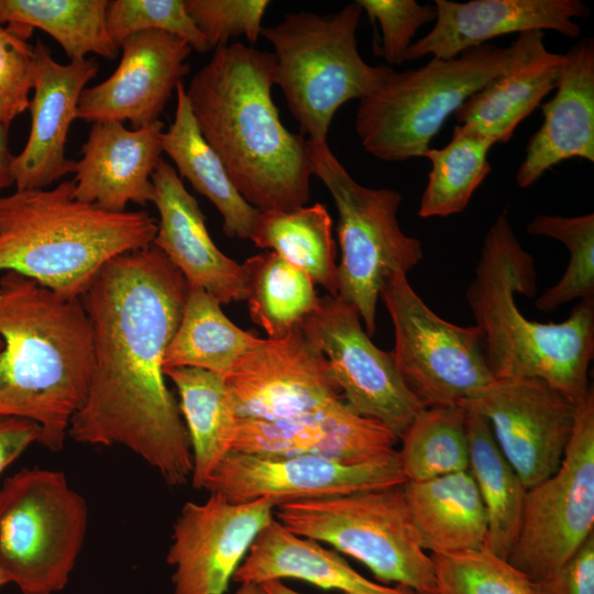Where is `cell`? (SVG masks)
<instances>
[{
	"label": "cell",
	"instance_id": "cell-1",
	"mask_svg": "<svg viewBox=\"0 0 594 594\" xmlns=\"http://www.w3.org/2000/svg\"><path fill=\"white\" fill-rule=\"evenodd\" d=\"M188 289L153 244L101 267L80 297L91 327L92 373L68 429L79 443L130 449L170 486L186 484L193 472L188 432L163 366Z\"/></svg>",
	"mask_w": 594,
	"mask_h": 594
},
{
	"label": "cell",
	"instance_id": "cell-2",
	"mask_svg": "<svg viewBox=\"0 0 594 594\" xmlns=\"http://www.w3.org/2000/svg\"><path fill=\"white\" fill-rule=\"evenodd\" d=\"M273 53L221 44L191 78L196 123L240 195L260 211L306 206L312 165L307 139L282 123L272 98Z\"/></svg>",
	"mask_w": 594,
	"mask_h": 594
},
{
	"label": "cell",
	"instance_id": "cell-3",
	"mask_svg": "<svg viewBox=\"0 0 594 594\" xmlns=\"http://www.w3.org/2000/svg\"><path fill=\"white\" fill-rule=\"evenodd\" d=\"M0 417L41 428L58 452L84 406L92 373L90 321L80 297L62 296L16 272L0 276Z\"/></svg>",
	"mask_w": 594,
	"mask_h": 594
},
{
	"label": "cell",
	"instance_id": "cell-4",
	"mask_svg": "<svg viewBox=\"0 0 594 594\" xmlns=\"http://www.w3.org/2000/svg\"><path fill=\"white\" fill-rule=\"evenodd\" d=\"M535 262L517 239L506 212L485 234L465 297L495 380L538 378L576 405L591 389L594 300H581L568 319L541 323L518 309L515 293H536Z\"/></svg>",
	"mask_w": 594,
	"mask_h": 594
},
{
	"label": "cell",
	"instance_id": "cell-5",
	"mask_svg": "<svg viewBox=\"0 0 594 594\" xmlns=\"http://www.w3.org/2000/svg\"><path fill=\"white\" fill-rule=\"evenodd\" d=\"M74 182L0 196V272H16L65 297H81L111 258L151 246L147 211L112 212L78 200Z\"/></svg>",
	"mask_w": 594,
	"mask_h": 594
},
{
	"label": "cell",
	"instance_id": "cell-6",
	"mask_svg": "<svg viewBox=\"0 0 594 594\" xmlns=\"http://www.w3.org/2000/svg\"><path fill=\"white\" fill-rule=\"evenodd\" d=\"M540 31L518 34L508 46L484 44L452 58H431L393 72L360 100L355 131L364 150L385 162L425 155L447 119L475 92L548 52Z\"/></svg>",
	"mask_w": 594,
	"mask_h": 594
},
{
	"label": "cell",
	"instance_id": "cell-7",
	"mask_svg": "<svg viewBox=\"0 0 594 594\" xmlns=\"http://www.w3.org/2000/svg\"><path fill=\"white\" fill-rule=\"evenodd\" d=\"M361 14L354 1L336 14L293 12L262 28L261 36L274 47L275 85L307 140L326 142L338 109L373 94L393 72L360 55L355 32Z\"/></svg>",
	"mask_w": 594,
	"mask_h": 594
},
{
	"label": "cell",
	"instance_id": "cell-8",
	"mask_svg": "<svg viewBox=\"0 0 594 594\" xmlns=\"http://www.w3.org/2000/svg\"><path fill=\"white\" fill-rule=\"evenodd\" d=\"M274 516L292 532L356 559L381 582L438 594L435 565L411 524L403 485L288 502Z\"/></svg>",
	"mask_w": 594,
	"mask_h": 594
},
{
	"label": "cell",
	"instance_id": "cell-9",
	"mask_svg": "<svg viewBox=\"0 0 594 594\" xmlns=\"http://www.w3.org/2000/svg\"><path fill=\"white\" fill-rule=\"evenodd\" d=\"M307 145L312 175L329 190L339 216L337 297L356 308L371 337L383 284L395 274L407 275L422 260V243L400 229L397 212L403 198L397 190L359 184L327 141L307 140Z\"/></svg>",
	"mask_w": 594,
	"mask_h": 594
},
{
	"label": "cell",
	"instance_id": "cell-10",
	"mask_svg": "<svg viewBox=\"0 0 594 594\" xmlns=\"http://www.w3.org/2000/svg\"><path fill=\"white\" fill-rule=\"evenodd\" d=\"M88 507L62 471L22 469L0 487V586L62 591L84 547Z\"/></svg>",
	"mask_w": 594,
	"mask_h": 594
},
{
	"label": "cell",
	"instance_id": "cell-11",
	"mask_svg": "<svg viewBox=\"0 0 594 594\" xmlns=\"http://www.w3.org/2000/svg\"><path fill=\"white\" fill-rule=\"evenodd\" d=\"M380 298L394 327L391 352L396 367L424 407H462L495 381L479 329L439 317L407 275L387 278Z\"/></svg>",
	"mask_w": 594,
	"mask_h": 594
},
{
	"label": "cell",
	"instance_id": "cell-12",
	"mask_svg": "<svg viewBox=\"0 0 594 594\" xmlns=\"http://www.w3.org/2000/svg\"><path fill=\"white\" fill-rule=\"evenodd\" d=\"M594 534V393L575 405L572 436L560 466L526 492L507 561L536 582L565 563Z\"/></svg>",
	"mask_w": 594,
	"mask_h": 594
},
{
	"label": "cell",
	"instance_id": "cell-13",
	"mask_svg": "<svg viewBox=\"0 0 594 594\" xmlns=\"http://www.w3.org/2000/svg\"><path fill=\"white\" fill-rule=\"evenodd\" d=\"M300 328L328 361L346 406L399 439L424 406L403 381L392 352L372 342L356 308L331 295L320 297Z\"/></svg>",
	"mask_w": 594,
	"mask_h": 594
},
{
	"label": "cell",
	"instance_id": "cell-14",
	"mask_svg": "<svg viewBox=\"0 0 594 594\" xmlns=\"http://www.w3.org/2000/svg\"><path fill=\"white\" fill-rule=\"evenodd\" d=\"M224 380L237 418L298 419L345 405L328 361L300 324L280 338L264 339Z\"/></svg>",
	"mask_w": 594,
	"mask_h": 594
},
{
	"label": "cell",
	"instance_id": "cell-15",
	"mask_svg": "<svg viewBox=\"0 0 594 594\" xmlns=\"http://www.w3.org/2000/svg\"><path fill=\"white\" fill-rule=\"evenodd\" d=\"M406 483L397 451L360 463L316 455L260 457L230 452L205 485L234 503L267 498L276 506Z\"/></svg>",
	"mask_w": 594,
	"mask_h": 594
},
{
	"label": "cell",
	"instance_id": "cell-16",
	"mask_svg": "<svg viewBox=\"0 0 594 594\" xmlns=\"http://www.w3.org/2000/svg\"><path fill=\"white\" fill-rule=\"evenodd\" d=\"M462 407L487 420L527 490L560 466L573 432L575 405L548 383L530 377L495 380Z\"/></svg>",
	"mask_w": 594,
	"mask_h": 594
},
{
	"label": "cell",
	"instance_id": "cell-17",
	"mask_svg": "<svg viewBox=\"0 0 594 594\" xmlns=\"http://www.w3.org/2000/svg\"><path fill=\"white\" fill-rule=\"evenodd\" d=\"M275 507L267 498L234 503L218 493L185 503L166 558L175 568L174 594H224Z\"/></svg>",
	"mask_w": 594,
	"mask_h": 594
},
{
	"label": "cell",
	"instance_id": "cell-18",
	"mask_svg": "<svg viewBox=\"0 0 594 594\" xmlns=\"http://www.w3.org/2000/svg\"><path fill=\"white\" fill-rule=\"evenodd\" d=\"M121 59L102 82L85 88L77 119L87 122L129 121L132 129L158 120L172 92L190 69L191 47L162 31H143L119 46Z\"/></svg>",
	"mask_w": 594,
	"mask_h": 594
},
{
	"label": "cell",
	"instance_id": "cell-19",
	"mask_svg": "<svg viewBox=\"0 0 594 594\" xmlns=\"http://www.w3.org/2000/svg\"><path fill=\"white\" fill-rule=\"evenodd\" d=\"M33 97L30 100L31 129L23 150L14 156L12 175L15 188H46L74 172L76 162L65 148L72 122L85 86L96 76L94 58L56 62L40 40L32 54Z\"/></svg>",
	"mask_w": 594,
	"mask_h": 594
},
{
	"label": "cell",
	"instance_id": "cell-20",
	"mask_svg": "<svg viewBox=\"0 0 594 594\" xmlns=\"http://www.w3.org/2000/svg\"><path fill=\"white\" fill-rule=\"evenodd\" d=\"M433 4L437 9L435 25L411 43L406 61L425 56L452 58L512 33L549 30L578 37L581 28L574 20L591 14L580 0H436Z\"/></svg>",
	"mask_w": 594,
	"mask_h": 594
},
{
	"label": "cell",
	"instance_id": "cell-21",
	"mask_svg": "<svg viewBox=\"0 0 594 594\" xmlns=\"http://www.w3.org/2000/svg\"><path fill=\"white\" fill-rule=\"evenodd\" d=\"M163 133L160 120L139 129L119 121L94 122L75 164V197L112 212L127 211L129 204L152 202Z\"/></svg>",
	"mask_w": 594,
	"mask_h": 594
},
{
	"label": "cell",
	"instance_id": "cell-22",
	"mask_svg": "<svg viewBox=\"0 0 594 594\" xmlns=\"http://www.w3.org/2000/svg\"><path fill=\"white\" fill-rule=\"evenodd\" d=\"M152 183V202L160 215L153 245L166 255L189 287L202 288L220 304L245 300L242 265L217 248L197 200L176 169L161 160Z\"/></svg>",
	"mask_w": 594,
	"mask_h": 594
},
{
	"label": "cell",
	"instance_id": "cell-23",
	"mask_svg": "<svg viewBox=\"0 0 594 594\" xmlns=\"http://www.w3.org/2000/svg\"><path fill=\"white\" fill-rule=\"evenodd\" d=\"M398 438L346 404L319 416L287 420L238 418L231 452L260 457L316 455L360 463L395 451Z\"/></svg>",
	"mask_w": 594,
	"mask_h": 594
},
{
	"label": "cell",
	"instance_id": "cell-24",
	"mask_svg": "<svg viewBox=\"0 0 594 594\" xmlns=\"http://www.w3.org/2000/svg\"><path fill=\"white\" fill-rule=\"evenodd\" d=\"M553 97L541 106L543 122L532 134L516 175L527 188L561 162L594 163V41H579L563 54Z\"/></svg>",
	"mask_w": 594,
	"mask_h": 594
},
{
	"label": "cell",
	"instance_id": "cell-25",
	"mask_svg": "<svg viewBox=\"0 0 594 594\" xmlns=\"http://www.w3.org/2000/svg\"><path fill=\"white\" fill-rule=\"evenodd\" d=\"M283 579L344 594H416L399 585L391 587L366 579L336 551L292 532L274 518L255 538L233 581L260 585Z\"/></svg>",
	"mask_w": 594,
	"mask_h": 594
},
{
	"label": "cell",
	"instance_id": "cell-26",
	"mask_svg": "<svg viewBox=\"0 0 594 594\" xmlns=\"http://www.w3.org/2000/svg\"><path fill=\"white\" fill-rule=\"evenodd\" d=\"M403 492L420 544L430 554L484 548L487 515L469 470L406 482Z\"/></svg>",
	"mask_w": 594,
	"mask_h": 594
},
{
	"label": "cell",
	"instance_id": "cell-27",
	"mask_svg": "<svg viewBox=\"0 0 594 594\" xmlns=\"http://www.w3.org/2000/svg\"><path fill=\"white\" fill-rule=\"evenodd\" d=\"M176 110L162 136L163 152L173 161L180 178L208 198L222 217L226 235L250 239L258 209L237 190L220 157L202 136L183 82L176 87Z\"/></svg>",
	"mask_w": 594,
	"mask_h": 594
},
{
	"label": "cell",
	"instance_id": "cell-28",
	"mask_svg": "<svg viewBox=\"0 0 594 594\" xmlns=\"http://www.w3.org/2000/svg\"><path fill=\"white\" fill-rule=\"evenodd\" d=\"M179 396V410L186 426L191 454V485H205L223 459L231 452L237 425L232 399L226 380L195 367L164 370Z\"/></svg>",
	"mask_w": 594,
	"mask_h": 594
},
{
	"label": "cell",
	"instance_id": "cell-29",
	"mask_svg": "<svg viewBox=\"0 0 594 594\" xmlns=\"http://www.w3.org/2000/svg\"><path fill=\"white\" fill-rule=\"evenodd\" d=\"M263 338L235 326L206 290L189 287L179 324L163 360L164 370L195 367L226 378Z\"/></svg>",
	"mask_w": 594,
	"mask_h": 594
},
{
	"label": "cell",
	"instance_id": "cell-30",
	"mask_svg": "<svg viewBox=\"0 0 594 594\" xmlns=\"http://www.w3.org/2000/svg\"><path fill=\"white\" fill-rule=\"evenodd\" d=\"M563 54L547 52L491 81L454 113L465 125L496 143H506L517 125L554 90Z\"/></svg>",
	"mask_w": 594,
	"mask_h": 594
},
{
	"label": "cell",
	"instance_id": "cell-31",
	"mask_svg": "<svg viewBox=\"0 0 594 594\" xmlns=\"http://www.w3.org/2000/svg\"><path fill=\"white\" fill-rule=\"evenodd\" d=\"M469 439V471L487 515L484 548L507 560L520 527L527 488L498 448L487 420L464 407Z\"/></svg>",
	"mask_w": 594,
	"mask_h": 594
},
{
	"label": "cell",
	"instance_id": "cell-32",
	"mask_svg": "<svg viewBox=\"0 0 594 594\" xmlns=\"http://www.w3.org/2000/svg\"><path fill=\"white\" fill-rule=\"evenodd\" d=\"M107 0H0V24L23 41L37 28L52 36L70 61L96 54L107 59L119 47L107 29Z\"/></svg>",
	"mask_w": 594,
	"mask_h": 594
},
{
	"label": "cell",
	"instance_id": "cell-33",
	"mask_svg": "<svg viewBox=\"0 0 594 594\" xmlns=\"http://www.w3.org/2000/svg\"><path fill=\"white\" fill-rule=\"evenodd\" d=\"M250 240L257 248L278 254L337 297V248L332 220L324 205L260 211Z\"/></svg>",
	"mask_w": 594,
	"mask_h": 594
},
{
	"label": "cell",
	"instance_id": "cell-34",
	"mask_svg": "<svg viewBox=\"0 0 594 594\" xmlns=\"http://www.w3.org/2000/svg\"><path fill=\"white\" fill-rule=\"evenodd\" d=\"M242 265L250 317L276 339L299 326L317 307L311 278L278 254H256Z\"/></svg>",
	"mask_w": 594,
	"mask_h": 594
},
{
	"label": "cell",
	"instance_id": "cell-35",
	"mask_svg": "<svg viewBox=\"0 0 594 594\" xmlns=\"http://www.w3.org/2000/svg\"><path fill=\"white\" fill-rule=\"evenodd\" d=\"M496 142L465 125L454 127L451 141L441 148H428V182L421 195V218L448 217L463 211L491 172L488 152Z\"/></svg>",
	"mask_w": 594,
	"mask_h": 594
},
{
	"label": "cell",
	"instance_id": "cell-36",
	"mask_svg": "<svg viewBox=\"0 0 594 594\" xmlns=\"http://www.w3.org/2000/svg\"><path fill=\"white\" fill-rule=\"evenodd\" d=\"M406 482H421L469 470L466 411L461 406L424 407L399 438Z\"/></svg>",
	"mask_w": 594,
	"mask_h": 594
},
{
	"label": "cell",
	"instance_id": "cell-37",
	"mask_svg": "<svg viewBox=\"0 0 594 594\" xmlns=\"http://www.w3.org/2000/svg\"><path fill=\"white\" fill-rule=\"evenodd\" d=\"M526 231L562 242L570 255L563 276L537 298L536 308L550 312L572 300H594V215H538Z\"/></svg>",
	"mask_w": 594,
	"mask_h": 594
},
{
	"label": "cell",
	"instance_id": "cell-38",
	"mask_svg": "<svg viewBox=\"0 0 594 594\" xmlns=\"http://www.w3.org/2000/svg\"><path fill=\"white\" fill-rule=\"evenodd\" d=\"M430 556L438 594H534L526 575L485 548Z\"/></svg>",
	"mask_w": 594,
	"mask_h": 594
},
{
	"label": "cell",
	"instance_id": "cell-39",
	"mask_svg": "<svg viewBox=\"0 0 594 594\" xmlns=\"http://www.w3.org/2000/svg\"><path fill=\"white\" fill-rule=\"evenodd\" d=\"M107 29L118 47L127 37L135 33L162 31L183 38L199 53L211 50L188 14L185 0L109 1Z\"/></svg>",
	"mask_w": 594,
	"mask_h": 594
},
{
	"label": "cell",
	"instance_id": "cell-40",
	"mask_svg": "<svg viewBox=\"0 0 594 594\" xmlns=\"http://www.w3.org/2000/svg\"><path fill=\"white\" fill-rule=\"evenodd\" d=\"M267 0H185V7L211 48L244 35L250 43L261 36Z\"/></svg>",
	"mask_w": 594,
	"mask_h": 594
},
{
	"label": "cell",
	"instance_id": "cell-41",
	"mask_svg": "<svg viewBox=\"0 0 594 594\" xmlns=\"http://www.w3.org/2000/svg\"><path fill=\"white\" fill-rule=\"evenodd\" d=\"M362 11L377 22L382 38L378 54L389 65L406 61L408 48L417 31L435 21V4H420L416 0H356Z\"/></svg>",
	"mask_w": 594,
	"mask_h": 594
},
{
	"label": "cell",
	"instance_id": "cell-42",
	"mask_svg": "<svg viewBox=\"0 0 594 594\" xmlns=\"http://www.w3.org/2000/svg\"><path fill=\"white\" fill-rule=\"evenodd\" d=\"M33 46L12 35L0 36V122L7 125L29 109L33 89Z\"/></svg>",
	"mask_w": 594,
	"mask_h": 594
},
{
	"label": "cell",
	"instance_id": "cell-43",
	"mask_svg": "<svg viewBox=\"0 0 594 594\" xmlns=\"http://www.w3.org/2000/svg\"><path fill=\"white\" fill-rule=\"evenodd\" d=\"M534 594H594V534L560 568L531 582Z\"/></svg>",
	"mask_w": 594,
	"mask_h": 594
},
{
	"label": "cell",
	"instance_id": "cell-44",
	"mask_svg": "<svg viewBox=\"0 0 594 594\" xmlns=\"http://www.w3.org/2000/svg\"><path fill=\"white\" fill-rule=\"evenodd\" d=\"M40 426L19 417H0V474L32 443L38 442Z\"/></svg>",
	"mask_w": 594,
	"mask_h": 594
},
{
	"label": "cell",
	"instance_id": "cell-45",
	"mask_svg": "<svg viewBox=\"0 0 594 594\" xmlns=\"http://www.w3.org/2000/svg\"><path fill=\"white\" fill-rule=\"evenodd\" d=\"M9 125L0 122V196L3 189L14 184L12 163L14 155L9 148Z\"/></svg>",
	"mask_w": 594,
	"mask_h": 594
},
{
	"label": "cell",
	"instance_id": "cell-46",
	"mask_svg": "<svg viewBox=\"0 0 594 594\" xmlns=\"http://www.w3.org/2000/svg\"><path fill=\"white\" fill-rule=\"evenodd\" d=\"M258 587L261 594H301L284 584L280 580L264 582Z\"/></svg>",
	"mask_w": 594,
	"mask_h": 594
},
{
	"label": "cell",
	"instance_id": "cell-47",
	"mask_svg": "<svg viewBox=\"0 0 594 594\" xmlns=\"http://www.w3.org/2000/svg\"><path fill=\"white\" fill-rule=\"evenodd\" d=\"M234 594H261V591H260L258 585L241 584V586Z\"/></svg>",
	"mask_w": 594,
	"mask_h": 594
},
{
	"label": "cell",
	"instance_id": "cell-48",
	"mask_svg": "<svg viewBox=\"0 0 594 594\" xmlns=\"http://www.w3.org/2000/svg\"><path fill=\"white\" fill-rule=\"evenodd\" d=\"M2 349H3V341L0 338V352L2 351Z\"/></svg>",
	"mask_w": 594,
	"mask_h": 594
}]
</instances>
